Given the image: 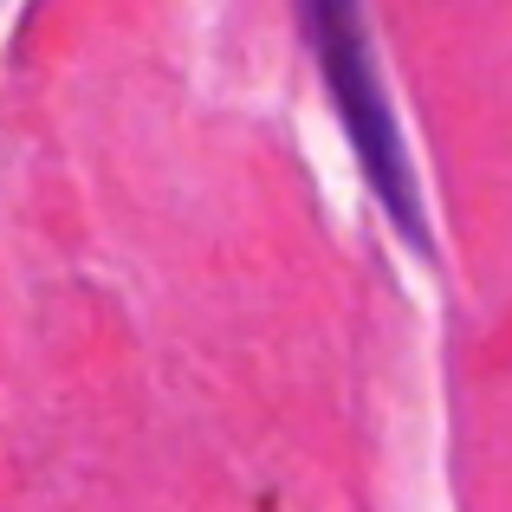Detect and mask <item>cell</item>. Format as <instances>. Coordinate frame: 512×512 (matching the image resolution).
Instances as JSON below:
<instances>
[{"instance_id": "6da1fadb", "label": "cell", "mask_w": 512, "mask_h": 512, "mask_svg": "<svg viewBox=\"0 0 512 512\" xmlns=\"http://www.w3.org/2000/svg\"><path fill=\"white\" fill-rule=\"evenodd\" d=\"M305 33H312L318 72H325L331 98H338V117H344L350 143H357V163L370 175L383 214L409 234V247L428 253L422 188H415V169L402 156V130H396V111H389V91H383V72H376L363 13L344 7V0H318V7H305Z\"/></svg>"}]
</instances>
